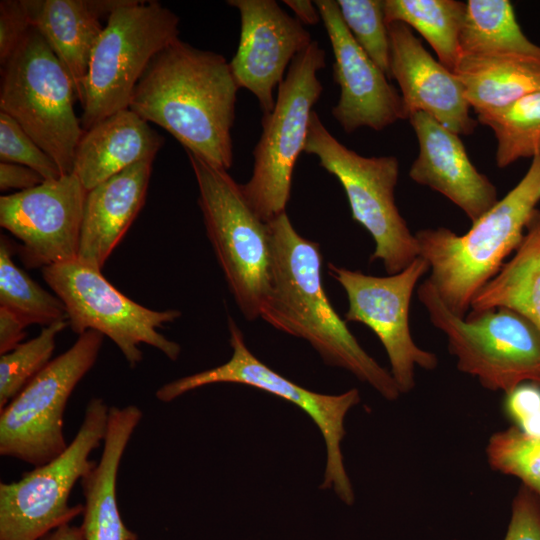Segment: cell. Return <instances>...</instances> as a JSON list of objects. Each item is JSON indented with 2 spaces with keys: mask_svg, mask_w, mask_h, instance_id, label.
<instances>
[{
  "mask_svg": "<svg viewBox=\"0 0 540 540\" xmlns=\"http://www.w3.org/2000/svg\"><path fill=\"white\" fill-rule=\"evenodd\" d=\"M238 89L223 55L178 38L151 60L129 109L165 129L186 151L228 170Z\"/></svg>",
  "mask_w": 540,
  "mask_h": 540,
  "instance_id": "1",
  "label": "cell"
},
{
  "mask_svg": "<svg viewBox=\"0 0 540 540\" xmlns=\"http://www.w3.org/2000/svg\"><path fill=\"white\" fill-rule=\"evenodd\" d=\"M267 224L272 263L260 318L306 340L327 365L349 371L387 400L398 399L391 372L361 347L331 305L322 283L319 244L301 236L286 212Z\"/></svg>",
  "mask_w": 540,
  "mask_h": 540,
  "instance_id": "2",
  "label": "cell"
},
{
  "mask_svg": "<svg viewBox=\"0 0 540 540\" xmlns=\"http://www.w3.org/2000/svg\"><path fill=\"white\" fill-rule=\"evenodd\" d=\"M540 202V156L520 181L463 235L449 228L415 233L420 256L429 264L428 280L442 302L465 318L478 290L493 278L521 243Z\"/></svg>",
  "mask_w": 540,
  "mask_h": 540,
  "instance_id": "3",
  "label": "cell"
},
{
  "mask_svg": "<svg viewBox=\"0 0 540 540\" xmlns=\"http://www.w3.org/2000/svg\"><path fill=\"white\" fill-rule=\"evenodd\" d=\"M199 190L206 233L228 288L247 320L260 317L270 286L272 263L268 224L249 205L228 173L186 151Z\"/></svg>",
  "mask_w": 540,
  "mask_h": 540,
  "instance_id": "4",
  "label": "cell"
},
{
  "mask_svg": "<svg viewBox=\"0 0 540 540\" xmlns=\"http://www.w3.org/2000/svg\"><path fill=\"white\" fill-rule=\"evenodd\" d=\"M417 297L430 322L446 336L461 372L505 394L526 383L540 387V331L527 318L505 307L461 318L447 308L428 279L418 286Z\"/></svg>",
  "mask_w": 540,
  "mask_h": 540,
  "instance_id": "5",
  "label": "cell"
},
{
  "mask_svg": "<svg viewBox=\"0 0 540 540\" xmlns=\"http://www.w3.org/2000/svg\"><path fill=\"white\" fill-rule=\"evenodd\" d=\"M1 67L0 111L27 132L62 175L71 174L84 129L74 112L75 90L65 68L34 27Z\"/></svg>",
  "mask_w": 540,
  "mask_h": 540,
  "instance_id": "6",
  "label": "cell"
},
{
  "mask_svg": "<svg viewBox=\"0 0 540 540\" xmlns=\"http://www.w3.org/2000/svg\"><path fill=\"white\" fill-rule=\"evenodd\" d=\"M304 151L343 187L352 219L371 235L375 249L369 261L380 260L388 275L408 267L420 256L417 238L395 203L399 161L395 156L365 157L340 143L313 111Z\"/></svg>",
  "mask_w": 540,
  "mask_h": 540,
  "instance_id": "7",
  "label": "cell"
},
{
  "mask_svg": "<svg viewBox=\"0 0 540 540\" xmlns=\"http://www.w3.org/2000/svg\"><path fill=\"white\" fill-rule=\"evenodd\" d=\"M179 18L157 1L123 0L108 16L92 51L84 84V131L129 108L147 66L179 37Z\"/></svg>",
  "mask_w": 540,
  "mask_h": 540,
  "instance_id": "8",
  "label": "cell"
},
{
  "mask_svg": "<svg viewBox=\"0 0 540 540\" xmlns=\"http://www.w3.org/2000/svg\"><path fill=\"white\" fill-rule=\"evenodd\" d=\"M325 66L324 50L312 41L292 60L274 109L263 115L252 175L242 190L265 223L286 212L295 163L304 151L312 108L323 90L318 72Z\"/></svg>",
  "mask_w": 540,
  "mask_h": 540,
  "instance_id": "9",
  "label": "cell"
},
{
  "mask_svg": "<svg viewBox=\"0 0 540 540\" xmlns=\"http://www.w3.org/2000/svg\"><path fill=\"white\" fill-rule=\"evenodd\" d=\"M108 411L102 398H91L80 428L59 456L19 480L0 483V540H39L82 514L83 505L70 506L69 497L96 462L89 455L104 440Z\"/></svg>",
  "mask_w": 540,
  "mask_h": 540,
  "instance_id": "10",
  "label": "cell"
},
{
  "mask_svg": "<svg viewBox=\"0 0 540 540\" xmlns=\"http://www.w3.org/2000/svg\"><path fill=\"white\" fill-rule=\"evenodd\" d=\"M229 343L233 350L224 364L188 375L162 385L155 393L161 402L215 383L248 385L289 401L306 412L321 431L327 451L322 489H332L346 504L354 502V491L346 473L341 451L347 412L360 402L358 389L339 395L320 394L305 389L261 362L247 347L244 335L233 318L228 317Z\"/></svg>",
  "mask_w": 540,
  "mask_h": 540,
  "instance_id": "11",
  "label": "cell"
},
{
  "mask_svg": "<svg viewBox=\"0 0 540 540\" xmlns=\"http://www.w3.org/2000/svg\"><path fill=\"white\" fill-rule=\"evenodd\" d=\"M44 281L66 308L67 322L78 336L93 330L109 337L131 368L143 359L140 344L152 346L172 361L181 347L159 332L177 320V309L153 310L117 290L100 270L78 260L42 269Z\"/></svg>",
  "mask_w": 540,
  "mask_h": 540,
  "instance_id": "12",
  "label": "cell"
},
{
  "mask_svg": "<svg viewBox=\"0 0 540 540\" xmlns=\"http://www.w3.org/2000/svg\"><path fill=\"white\" fill-rule=\"evenodd\" d=\"M103 339L104 335L93 330L79 335L1 410V456L37 467L67 448L64 411L73 390L94 366Z\"/></svg>",
  "mask_w": 540,
  "mask_h": 540,
  "instance_id": "13",
  "label": "cell"
},
{
  "mask_svg": "<svg viewBox=\"0 0 540 540\" xmlns=\"http://www.w3.org/2000/svg\"><path fill=\"white\" fill-rule=\"evenodd\" d=\"M429 271L428 262L417 257L399 273L372 276L328 264V273L345 290L348 310L345 322L368 326L382 343L391 375L401 394L415 387V368L433 370L437 356L413 340L409 324L410 303L418 281Z\"/></svg>",
  "mask_w": 540,
  "mask_h": 540,
  "instance_id": "14",
  "label": "cell"
},
{
  "mask_svg": "<svg viewBox=\"0 0 540 540\" xmlns=\"http://www.w3.org/2000/svg\"><path fill=\"white\" fill-rule=\"evenodd\" d=\"M87 192L71 173L0 197V225L20 240L26 268L77 260Z\"/></svg>",
  "mask_w": 540,
  "mask_h": 540,
  "instance_id": "15",
  "label": "cell"
},
{
  "mask_svg": "<svg viewBox=\"0 0 540 540\" xmlns=\"http://www.w3.org/2000/svg\"><path fill=\"white\" fill-rule=\"evenodd\" d=\"M240 12L241 32L230 68L239 88L257 98L263 115L275 106L274 89L292 60L313 40L297 19L274 0H229Z\"/></svg>",
  "mask_w": 540,
  "mask_h": 540,
  "instance_id": "16",
  "label": "cell"
},
{
  "mask_svg": "<svg viewBox=\"0 0 540 540\" xmlns=\"http://www.w3.org/2000/svg\"><path fill=\"white\" fill-rule=\"evenodd\" d=\"M334 54L333 79L340 87L332 115L350 134L361 127L381 131L406 119L400 92L345 26L337 2L316 0Z\"/></svg>",
  "mask_w": 540,
  "mask_h": 540,
  "instance_id": "17",
  "label": "cell"
},
{
  "mask_svg": "<svg viewBox=\"0 0 540 540\" xmlns=\"http://www.w3.org/2000/svg\"><path fill=\"white\" fill-rule=\"evenodd\" d=\"M390 79L400 88L406 119L425 112L458 135H470L479 124L456 75L434 59L413 30L402 22L388 24Z\"/></svg>",
  "mask_w": 540,
  "mask_h": 540,
  "instance_id": "18",
  "label": "cell"
},
{
  "mask_svg": "<svg viewBox=\"0 0 540 540\" xmlns=\"http://www.w3.org/2000/svg\"><path fill=\"white\" fill-rule=\"evenodd\" d=\"M408 119L419 144L410 178L442 194L475 222L499 200L497 188L473 165L458 134L425 112Z\"/></svg>",
  "mask_w": 540,
  "mask_h": 540,
  "instance_id": "19",
  "label": "cell"
},
{
  "mask_svg": "<svg viewBox=\"0 0 540 540\" xmlns=\"http://www.w3.org/2000/svg\"><path fill=\"white\" fill-rule=\"evenodd\" d=\"M152 163L138 162L87 192L78 261L101 271L145 203Z\"/></svg>",
  "mask_w": 540,
  "mask_h": 540,
  "instance_id": "20",
  "label": "cell"
},
{
  "mask_svg": "<svg viewBox=\"0 0 540 540\" xmlns=\"http://www.w3.org/2000/svg\"><path fill=\"white\" fill-rule=\"evenodd\" d=\"M136 405L109 407L103 450L80 479L84 497L81 528L85 540H138L119 512L116 484L124 451L142 419Z\"/></svg>",
  "mask_w": 540,
  "mask_h": 540,
  "instance_id": "21",
  "label": "cell"
},
{
  "mask_svg": "<svg viewBox=\"0 0 540 540\" xmlns=\"http://www.w3.org/2000/svg\"><path fill=\"white\" fill-rule=\"evenodd\" d=\"M123 0H25L32 27L48 43L68 73L82 104L94 46L103 31L100 18Z\"/></svg>",
  "mask_w": 540,
  "mask_h": 540,
  "instance_id": "22",
  "label": "cell"
},
{
  "mask_svg": "<svg viewBox=\"0 0 540 540\" xmlns=\"http://www.w3.org/2000/svg\"><path fill=\"white\" fill-rule=\"evenodd\" d=\"M148 123L127 108L84 131L72 173L87 191L138 162L154 160L164 139Z\"/></svg>",
  "mask_w": 540,
  "mask_h": 540,
  "instance_id": "23",
  "label": "cell"
},
{
  "mask_svg": "<svg viewBox=\"0 0 540 540\" xmlns=\"http://www.w3.org/2000/svg\"><path fill=\"white\" fill-rule=\"evenodd\" d=\"M505 307L540 331V210L531 216L513 256L473 297L469 312Z\"/></svg>",
  "mask_w": 540,
  "mask_h": 540,
  "instance_id": "24",
  "label": "cell"
},
{
  "mask_svg": "<svg viewBox=\"0 0 540 540\" xmlns=\"http://www.w3.org/2000/svg\"><path fill=\"white\" fill-rule=\"evenodd\" d=\"M453 73L476 115L540 91V63L509 57L460 56Z\"/></svg>",
  "mask_w": 540,
  "mask_h": 540,
  "instance_id": "25",
  "label": "cell"
},
{
  "mask_svg": "<svg viewBox=\"0 0 540 540\" xmlns=\"http://www.w3.org/2000/svg\"><path fill=\"white\" fill-rule=\"evenodd\" d=\"M460 56L509 57L540 63V46L523 33L508 0H468Z\"/></svg>",
  "mask_w": 540,
  "mask_h": 540,
  "instance_id": "26",
  "label": "cell"
},
{
  "mask_svg": "<svg viewBox=\"0 0 540 540\" xmlns=\"http://www.w3.org/2000/svg\"><path fill=\"white\" fill-rule=\"evenodd\" d=\"M385 21L402 22L433 48L438 61L453 72L460 57L459 37L466 2L458 0H383Z\"/></svg>",
  "mask_w": 540,
  "mask_h": 540,
  "instance_id": "27",
  "label": "cell"
},
{
  "mask_svg": "<svg viewBox=\"0 0 540 540\" xmlns=\"http://www.w3.org/2000/svg\"><path fill=\"white\" fill-rule=\"evenodd\" d=\"M497 140L495 162L505 168L517 160L540 156V91L530 93L508 106L477 115Z\"/></svg>",
  "mask_w": 540,
  "mask_h": 540,
  "instance_id": "28",
  "label": "cell"
},
{
  "mask_svg": "<svg viewBox=\"0 0 540 540\" xmlns=\"http://www.w3.org/2000/svg\"><path fill=\"white\" fill-rule=\"evenodd\" d=\"M14 247L4 235L0 238V307L21 318L28 326H49L67 321L66 308L56 294L36 283L13 261Z\"/></svg>",
  "mask_w": 540,
  "mask_h": 540,
  "instance_id": "29",
  "label": "cell"
},
{
  "mask_svg": "<svg viewBox=\"0 0 540 540\" xmlns=\"http://www.w3.org/2000/svg\"><path fill=\"white\" fill-rule=\"evenodd\" d=\"M67 321L41 329L39 335L22 342L0 357V410L13 400L23 388L51 361L56 337Z\"/></svg>",
  "mask_w": 540,
  "mask_h": 540,
  "instance_id": "30",
  "label": "cell"
},
{
  "mask_svg": "<svg viewBox=\"0 0 540 540\" xmlns=\"http://www.w3.org/2000/svg\"><path fill=\"white\" fill-rule=\"evenodd\" d=\"M490 467L514 476L540 496V434L526 433L515 425L493 433L486 446Z\"/></svg>",
  "mask_w": 540,
  "mask_h": 540,
  "instance_id": "31",
  "label": "cell"
},
{
  "mask_svg": "<svg viewBox=\"0 0 540 540\" xmlns=\"http://www.w3.org/2000/svg\"><path fill=\"white\" fill-rule=\"evenodd\" d=\"M340 16L357 44L390 79V37L382 0H337Z\"/></svg>",
  "mask_w": 540,
  "mask_h": 540,
  "instance_id": "32",
  "label": "cell"
},
{
  "mask_svg": "<svg viewBox=\"0 0 540 540\" xmlns=\"http://www.w3.org/2000/svg\"><path fill=\"white\" fill-rule=\"evenodd\" d=\"M0 160L27 166L45 181L62 175L55 161L8 114L0 111Z\"/></svg>",
  "mask_w": 540,
  "mask_h": 540,
  "instance_id": "33",
  "label": "cell"
},
{
  "mask_svg": "<svg viewBox=\"0 0 540 540\" xmlns=\"http://www.w3.org/2000/svg\"><path fill=\"white\" fill-rule=\"evenodd\" d=\"M504 540H540V496L520 485Z\"/></svg>",
  "mask_w": 540,
  "mask_h": 540,
  "instance_id": "34",
  "label": "cell"
},
{
  "mask_svg": "<svg viewBox=\"0 0 540 540\" xmlns=\"http://www.w3.org/2000/svg\"><path fill=\"white\" fill-rule=\"evenodd\" d=\"M32 28L25 0L0 2V63H6Z\"/></svg>",
  "mask_w": 540,
  "mask_h": 540,
  "instance_id": "35",
  "label": "cell"
},
{
  "mask_svg": "<svg viewBox=\"0 0 540 540\" xmlns=\"http://www.w3.org/2000/svg\"><path fill=\"white\" fill-rule=\"evenodd\" d=\"M504 409L522 431L540 434V387L526 383L506 394Z\"/></svg>",
  "mask_w": 540,
  "mask_h": 540,
  "instance_id": "36",
  "label": "cell"
},
{
  "mask_svg": "<svg viewBox=\"0 0 540 540\" xmlns=\"http://www.w3.org/2000/svg\"><path fill=\"white\" fill-rule=\"evenodd\" d=\"M45 179L35 170L16 163H0V190H18L25 191L34 188Z\"/></svg>",
  "mask_w": 540,
  "mask_h": 540,
  "instance_id": "37",
  "label": "cell"
},
{
  "mask_svg": "<svg viewBox=\"0 0 540 540\" xmlns=\"http://www.w3.org/2000/svg\"><path fill=\"white\" fill-rule=\"evenodd\" d=\"M28 325L17 315L0 307V353L5 354L22 343Z\"/></svg>",
  "mask_w": 540,
  "mask_h": 540,
  "instance_id": "38",
  "label": "cell"
},
{
  "mask_svg": "<svg viewBox=\"0 0 540 540\" xmlns=\"http://www.w3.org/2000/svg\"><path fill=\"white\" fill-rule=\"evenodd\" d=\"M284 3L295 13L296 18L302 24L315 25L322 20L316 5L312 1L285 0Z\"/></svg>",
  "mask_w": 540,
  "mask_h": 540,
  "instance_id": "39",
  "label": "cell"
},
{
  "mask_svg": "<svg viewBox=\"0 0 540 540\" xmlns=\"http://www.w3.org/2000/svg\"><path fill=\"white\" fill-rule=\"evenodd\" d=\"M39 540H85L81 526L62 525Z\"/></svg>",
  "mask_w": 540,
  "mask_h": 540,
  "instance_id": "40",
  "label": "cell"
}]
</instances>
